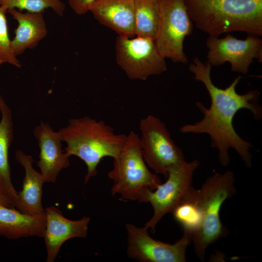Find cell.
<instances>
[{
  "instance_id": "ac0fdd59",
  "label": "cell",
  "mask_w": 262,
  "mask_h": 262,
  "mask_svg": "<svg viewBox=\"0 0 262 262\" xmlns=\"http://www.w3.org/2000/svg\"><path fill=\"white\" fill-rule=\"evenodd\" d=\"M15 158L24 167L25 177L22 190L18 193L22 213L39 215L45 212L42 204V187L45 182L40 172L33 166L32 157L21 150H16Z\"/></svg>"
},
{
  "instance_id": "ffe728a7",
  "label": "cell",
  "mask_w": 262,
  "mask_h": 262,
  "mask_svg": "<svg viewBox=\"0 0 262 262\" xmlns=\"http://www.w3.org/2000/svg\"><path fill=\"white\" fill-rule=\"evenodd\" d=\"M134 33L154 39L159 22L157 0H135Z\"/></svg>"
},
{
  "instance_id": "d4e9b609",
  "label": "cell",
  "mask_w": 262,
  "mask_h": 262,
  "mask_svg": "<svg viewBox=\"0 0 262 262\" xmlns=\"http://www.w3.org/2000/svg\"><path fill=\"white\" fill-rule=\"evenodd\" d=\"M2 99H3V98H2L1 96H0V104Z\"/></svg>"
},
{
  "instance_id": "6da1fadb",
  "label": "cell",
  "mask_w": 262,
  "mask_h": 262,
  "mask_svg": "<svg viewBox=\"0 0 262 262\" xmlns=\"http://www.w3.org/2000/svg\"><path fill=\"white\" fill-rule=\"evenodd\" d=\"M212 67L207 61L204 63L198 57H195L189 66V70L194 74L195 79L205 86L211 98V105L206 108L201 102H196V104L203 114V117L195 123L182 126L179 129L180 131L208 134L211 146L217 149L218 160L223 166L229 164V151L232 148L246 166L250 167L252 158L250 148L253 145L238 135L233 121L237 113L242 109L250 111L255 119H262V108L259 103L260 93L257 90H250L244 94H238L236 87L240 76L235 78L225 89L217 87L211 79Z\"/></svg>"
},
{
  "instance_id": "2e32d148",
  "label": "cell",
  "mask_w": 262,
  "mask_h": 262,
  "mask_svg": "<svg viewBox=\"0 0 262 262\" xmlns=\"http://www.w3.org/2000/svg\"><path fill=\"white\" fill-rule=\"evenodd\" d=\"M18 22L15 36L11 44L15 55H21L27 49H33L47 35L48 31L42 12L22 13L16 9L8 10Z\"/></svg>"
},
{
  "instance_id": "603a6c76",
  "label": "cell",
  "mask_w": 262,
  "mask_h": 262,
  "mask_svg": "<svg viewBox=\"0 0 262 262\" xmlns=\"http://www.w3.org/2000/svg\"><path fill=\"white\" fill-rule=\"evenodd\" d=\"M93 0H68L70 7L79 15H84L89 11L90 5Z\"/></svg>"
},
{
  "instance_id": "277c9868",
  "label": "cell",
  "mask_w": 262,
  "mask_h": 262,
  "mask_svg": "<svg viewBox=\"0 0 262 262\" xmlns=\"http://www.w3.org/2000/svg\"><path fill=\"white\" fill-rule=\"evenodd\" d=\"M113 168L108 173L113 180V195L122 199L144 202L146 194L161 183L160 178L148 169L143 157L138 134L131 131L117 155L113 158Z\"/></svg>"
},
{
  "instance_id": "4fadbf2b",
  "label": "cell",
  "mask_w": 262,
  "mask_h": 262,
  "mask_svg": "<svg viewBox=\"0 0 262 262\" xmlns=\"http://www.w3.org/2000/svg\"><path fill=\"white\" fill-rule=\"evenodd\" d=\"M33 134L40 148L37 164L45 182L54 183L61 170L69 165V157L62 149V142L58 132L47 123L40 121Z\"/></svg>"
},
{
  "instance_id": "7c38bea8",
  "label": "cell",
  "mask_w": 262,
  "mask_h": 262,
  "mask_svg": "<svg viewBox=\"0 0 262 262\" xmlns=\"http://www.w3.org/2000/svg\"><path fill=\"white\" fill-rule=\"evenodd\" d=\"M45 213L46 223L43 238L47 249L46 261L54 262L66 241L74 238L86 237L90 219L87 216L77 220L67 219L54 206L47 207Z\"/></svg>"
},
{
  "instance_id": "8fae6325",
  "label": "cell",
  "mask_w": 262,
  "mask_h": 262,
  "mask_svg": "<svg viewBox=\"0 0 262 262\" xmlns=\"http://www.w3.org/2000/svg\"><path fill=\"white\" fill-rule=\"evenodd\" d=\"M128 256L141 262H185L186 250L193 236L184 232L182 237L170 244L152 238L148 229L131 224L125 225Z\"/></svg>"
},
{
  "instance_id": "ba28073f",
  "label": "cell",
  "mask_w": 262,
  "mask_h": 262,
  "mask_svg": "<svg viewBox=\"0 0 262 262\" xmlns=\"http://www.w3.org/2000/svg\"><path fill=\"white\" fill-rule=\"evenodd\" d=\"M139 129L145 162L156 174L166 178L169 167L185 161L182 149L173 140L165 124L154 115L141 119Z\"/></svg>"
},
{
  "instance_id": "44dd1931",
  "label": "cell",
  "mask_w": 262,
  "mask_h": 262,
  "mask_svg": "<svg viewBox=\"0 0 262 262\" xmlns=\"http://www.w3.org/2000/svg\"><path fill=\"white\" fill-rule=\"evenodd\" d=\"M0 5L8 10L18 9L30 12H43L46 9L51 8L55 13L62 16L65 10V4L61 0H0Z\"/></svg>"
},
{
  "instance_id": "7a4b0ae2",
  "label": "cell",
  "mask_w": 262,
  "mask_h": 262,
  "mask_svg": "<svg viewBox=\"0 0 262 262\" xmlns=\"http://www.w3.org/2000/svg\"><path fill=\"white\" fill-rule=\"evenodd\" d=\"M196 27L210 37L232 32L262 35V0H183Z\"/></svg>"
},
{
  "instance_id": "30bf717a",
  "label": "cell",
  "mask_w": 262,
  "mask_h": 262,
  "mask_svg": "<svg viewBox=\"0 0 262 262\" xmlns=\"http://www.w3.org/2000/svg\"><path fill=\"white\" fill-rule=\"evenodd\" d=\"M260 36L248 35L239 39L228 33L224 38L209 36L206 41L207 62L213 66L229 62L231 70L246 74L254 60L262 62V40Z\"/></svg>"
},
{
  "instance_id": "d6986e66",
  "label": "cell",
  "mask_w": 262,
  "mask_h": 262,
  "mask_svg": "<svg viewBox=\"0 0 262 262\" xmlns=\"http://www.w3.org/2000/svg\"><path fill=\"white\" fill-rule=\"evenodd\" d=\"M171 214L183 227L184 231L193 237L200 229L203 221L202 210L197 200V190L193 187Z\"/></svg>"
},
{
  "instance_id": "5bb4252c",
  "label": "cell",
  "mask_w": 262,
  "mask_h": 262,
  "mask_svg": "<svg viewBox=\"0 0 262 262\" xmlns=\"http://www.w3.org/2000/svg\"><path fill=\"white\" fill-rule=\"evenodd\" d=\"M135 0H93L90 11L100 24L118 35L133 37L134 33Z\"/></svg>"
},
{
  "instance_id": "e0dca14e",
  "label": "cell",
  "mask_w": 262,
  "mask_h": 262,
  "mask_svg": "<svg viewBox=\"0 0 262 262\" xmlns=\"http://www.w3.org/2000/svg\"><path fill=\"white\" fill-rule=\"evenodd\" d=\"M0 111V190L13 207L21 212L18 193L12 183L8 162V151L14 139L12 112L3 99Z\"/></svg>"
},
{
  "instance_id": "cb8c5ba5",
  "label": "cell",
  "mask_w": 262,
  "mask_h": 262,
  "mask_svg": "<svg viewBox=\"0 0 262 262\" xmlns=\"http://www.w3.org/2000/svg\"><path fill=\"white\" fill-rule=\"evenodd\" d=\"M0 206H4L8 207L14 208L7 200L0 190Z\"/></svg>"
},
{
  "instance_id": "3957f363",
  "label": "cell",
  "mask_w": 262,
  "mask_h": 262,
  "mask_svg": "<svg viewBox=\"0 0 262 262\" xmlns=\"http://www.w3.org/2000/svg\"><path fill=\"white\" fill-rule=\"evenodd\" d=\"M57 132L61 141L66 144V155L76 156L86 164L85 183L97 175L98 166L103 158L117 155L127 138L125 134H116L104 121L87 116L70 119L67 125Z\"/></svg>"
},
{
  "instance_id": "9c48e42d",
  "label": "cell",
  "mask_w": 262,
  "mask_h": 262,
  "mask_svg": "<svg viewBox=\"0 0 262 262\" xmlns=\"http://www.w3.org/2000/svg\"><path fill=\"white\" fill-rule=\"evenodd\" d=\"M198 160L186 161L169 167L167 180L161 183L153 191H149L144 202H149L153 209V214L144 226L151 229L153 234L156 226L166 214L172 213L193 187V177L199 167Z\"/></svg>"
},
{
  "instance_id": "5b68a950",
  "label": "cell",
  "mask_w": 262,
  "mask_h": 262,
  "mask_svg": "<svg viewBox=\"0 0 262 262\" xmlns=\"http://www.w3.org/2000/svg\"><path fill=\"white\" fill-rule=\"evenodd\" d=\"M233 173L228 170L223 173L216 172L208 177L200 189L197 190V197L203 214L202 225L193 237L195 252L198 258L205 260L206 250L229 234L228 229L220 218L223 203L236 192Z\"/></svg>"
},
{
  "instance_id": "484cf974",
  "label": "cell",
  "mask_w": 262,
  "mask_h": 262,
  "mask_svg": "<svg viewBox=\"0 0 262 262\" xmlns=\"http://www.w3.org/2000/svg\"><path fill=\"white\" fill-rule=\"evenodd\" d=\"M1 64H2L0 62V65H1Z\"/></svg>"
},
{
  "instance_id": "9a60e30c",
  "label": "cell",
  "mask_w": 262,
  "mask_h": 262,
  "mask_svg": "<svg viewBox=\"0 0 262 262\" xmlns=\"http://www.w3.org/2000/svg\"><path fill=\"white\" fill-rule=\"evenodd\" d=\"M46 213L31 215L16 208L0 206V236L9 239L36 236L43 238Z\"/></svg>"
},
{
  "instance_id": "52a82bcc",
  "label": "cell",
  "mask_w": 262,
  "mask_h": 262,
  "mask_svg": "<svg viewBox=\"0 0 262 262\" xmlns=\"http://www.w3.org/2000/svg\"><path fill=\"white\" fill-rule=\"evenodd\" d=\"M118 35L115 44L116 62L131 80H146L167 69L165 58L159 52L154 39L141 36Z\"/></svg>"
},
{
  "instance_id": "7402d4cb",
  "label": "cell",
  "mask_w": 262,
  "mask_h": 262,
  "mask_svg": "<svg viewBox=\"0 0 262 262\" xmlns=\"http://www.w3.org/2000/svg\"><path fill=\"white\" fill-rule=\"evenodd\" d=\"M7 12L5 7L0 5V62L20 68L21 64L13 51L8 35L6 16Z\"/></svg>"
},
{
  "instance_id": "8992f818",
  "label": "cell",
  "mask_w": 262,
  "mask_h": 262,
  "mask_svg": "<svg viewBox=\"0 0 262 262\" xmlns=\"http://www.w3.org/2000/svg\"><path fill=\"white\" fill-rule=\"evenodd\" d=\"M159 14L158 30L154 39L162 56L184 64L188 60L183 42L193 32V23L183 0H157Z\"/></svg>"
}]
</instances>
